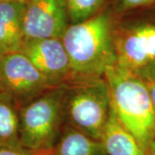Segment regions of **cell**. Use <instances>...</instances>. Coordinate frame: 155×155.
I'll use <instances>...</instances> for the list:
<instances>
[{
  "label": "cell",
  "instance_id": "11",
  "mask_svg": "<svg viewBox=\"0 0 155 155\" xmlns=\"http://www.w3.org/2000/svg\"><path fill=\"white\" fill-rule=\"evenodd\" d=\"M48 155H107L102 143L74 127H67Z\"/></svg>",
  "mask_w": 155,
  "mask_h": 155
},
{
  "label": "cell",
  "instance_id": "10",
  "mask_svg": "<svg viewBox=\"0 0 155 155\" xmlns=\"http://www.w3.org/2000/svg\"><path fill=\"white\" fill-rule=\"evenodd\" d=\"M100 142L107 155H145V150L120 122L112 108Z\"/></svg>",
  "mask_w": 155,
  "mask_h": 155
},
{
  "label": "cell",
  "instance_id": "15",
  "mask_svg": "<svg viewBox=\"0 0 155 155\" xmlns=\"http://www.w3.org/2000/svg\"><path fill=\"white\" fill-rule=\"evenodd\" d=\"M0 155H46L37 154L23 147H0Z\"/></svg>",
  "mask_w": 155,
  "mask_h": 155
},
{
  "label": "cell",
  "instance_id": "18",
  "mask_svg": "<svg viewBox=\"0 0 155 155\" xmlns=\"http://www.w3.org/2000/svg\"><path fill=\"white\" fill-rule=\"evenodd\" d=\"M47 155H48V154H47Z\"/></svg>",
  "mask_w": 155,
  "mask_h": 155
},
{
  "label": "cell",
  "instance_id": "8",
  "mask_svg": "<svg viewBox=\"0 0 155 155\" xmlns=\"http://www.w3.org/2000/svg\"><path fill=\"white\" fill-rule=\"evenodd\" d=\"M21 52L56 86L73 81L70 60L61 38L26 41Z\"/></svg>",
  "mask_w": 155,
  "mask_h": 155
},
{
  "label": "cell",
  "instance_id": "7",
  "mask_svg": "<svg viewBox=\"0 0 155 155\" xmlns=\"http://www.w3.org/2000/svg\"><path fill=\"white\" fill-rule=\"evenodd\" d=\"M68 22L66 0H28L23 13L24 41L61 38Z\"/></svg>",
  "mask_w": 155,
  "mask_h": 155
},
{
  "label": "cell",
  "instance_id": "2",
  "mask_svg": "<svg viewBox=\"0 0 155 155\" xmlns=\"http://www.w3.org/2000/svg\"><path fill=\"white\" fill-rule=\"evenodd\" d=\"M104 78L111 108L146 151L155 140V109L147 84L116 65L109 67Z\"/></svg>",
  "mask_w": 155,
  "mask_h": 155
},
{
  "label": "cell",
  "instance_id": "12",
  "mask_svg": "<svg viewBox=\"0 0 155 155\" xmlns=\"http://www.w3.org/2000/svg\"><path fill=\"white\" fill-rule=\"evenodd\" d=\"M20 106L0 91V147H22L19 134Z\"/></svg>",
  "mask_w": 155,
  "mask_h": 155
},
{
  "label": "cell",
  "instance_id": "13",
  "mask_svg": "<svg viewBox=\"0 0 155 155\" xmlns=\"http://www.w3.org/2000/svg\"><path fill=\"white\" fill-rule=\"evenodd\" d=\"M104 0H66L67 15L71 24L83 22L101 11Z\"/></svg>",
  "mask_w": 155,
  "mask_h": 155
},
{
  "label": "cell",
  "instance_id": "4",
  "mask_svg": "<svg viewBox=\"0 0 155 155\" xmlns=\"http://www.w3.org/2000/svg\"><path fill=\"white\" fill-rule=\"evenodd\" d=\"M110 109L109 89L104 77L78 79L67 84L65 118L71 127L89 137L101 140Z\"/></svg>",
  "mask_w": 155,
  "mask_h": 155
},
{
  "label": "cell",
  "instance_id": "17",
  "mask_svg": "<svg viewBox=\"0 0 155 155\" xmlns=\"http://www.w3.org/2000/svg\"><path fill=\"white\" fill-rule=\"evenodd\" d=\"M145 155H155V140L152 141L149 147L145 151Z\"/></svg>",
  "mask_w": 155,
  "mask_h": 155
},
{
  "label": "cell",
  "instance_id": "1",
  "mask_svg": "<svg viewBox=\"0 0 155 155\" xmlns=\"http://www.w3.org/2000/svg\"><path fill=\"white\" fill-rule=\"evenodd\" d=\"M113 31L107 11L69 24L61 40L70 60L73 81L104 77L106 70L116 65Z\"/></svg>",
  "mask_w": 155,
  "mask_h": 155
},
{
  "label": "cell",
  "instance_id": "6",
  "mask_svg": "<svg viewBox=\"0 0 155 155\" xmlns=\"http://www.w3.org/2000/svg\"><path fill=\"white\" fill-rule=\"evenodd\" d=\"M54 87L21 51L0 56V91L20 107Z\"/></svg>",
  "mask_w": 155,
  "mask_h": 155
},
{
  "label": "cell",
  "instance_id": "3",
  "mask_svg": "<svg viewBox=\"0 0 155 155\" xmlns=\"http://www.w3.org/2000/svg\"><path fill=\"white\" fill-rule=\"evenodd\" d=\"M66 85L52 88L19 110L20 142L23 148L37 154H48L61 135L65 118Z\"/></svg>",
  "mask_w": 155,
  "mask_h": 155
},
{
  "label": "cell",
  "instance_id": "5",
  "mask_svg": "<svg viewBox=\"0 0 155 155\" xmlns=\"http://www.w3.org/2000/svg\"><path fill=\"white\" fill-rule=\"evenodd\" d=\"M116 65L146 82L155 80V24L143 22L113 31Z\"/></svg>",
  "mask_w": 155,
  "mask_h": 155
},
{
  "label": "cell",
  "instance_id": "14",
  "mask_svg": "<svg viewBox=\"0 0 155 155\" xmlns=\"http://www.w3.org/2000/svg\"><path fill=\"white\" fill-rule=\"evenodd\" d=\"M118 11H131L154 4L155 0H113Z\"/></svg>",
  "mask_w": 155,
  "mask_h": 155
},
{
  "label": "cell",
  "instance_id": "9",
  "mask_svg": "<svg viewBox=\"0 0 155 155\" xmlns=\"http://www.w3.org/2000/svg\"><path fill=\"white\" fill-rule=\"evenodd\" d=\"M24 8L25 3L0 2V56L22 49Z\"/></svg>",
  "mask_w": 155,
  "mask_h": 155
},
{
  "label": "cell",
  "instance_id": "16",
  "mask_svg": "<svg viewBox=\"0 0 155 155\" xmlns=\"http://www.w3.org/2000/svg\"><path fill=\"white\" fill-rule=\"evenodd\" d=\"M148 88L150 91V94H151V97L153 100V104L154 106L155 109V80L154 81H150V82H147Z\"/></svg>",
  "mask_w": 155,
  "mask_h": 155
}]
</instances>
